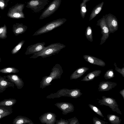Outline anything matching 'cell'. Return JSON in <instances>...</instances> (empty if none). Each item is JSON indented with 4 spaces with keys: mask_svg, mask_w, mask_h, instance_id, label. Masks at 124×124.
I'll return each mask as SVG.
<instances>
[{
    "mask_svg": "<svg viewBox=\"0 0 124 124\" xmlns=\"http://www.w3.org/2000/svg\"><path fill=\"white\" fill-rule=\"evenodd\" d=\"M65 47V45L60 43L52 44L45 47L40 52L33 54L30 58L35 59L39 57L43 58H46L58 54L62 49Z\"/></svg>",
    "mask_w": 124,
    "mask_h": 124,
    "instance_id": "1",
    "label": "cell"
},
{
    "mask_svg": "<svg viewBox=\"0 0 124 124\" xmlns=\"http://www.w3.org/2000/svg\"><path fill=\"white\" fill-rule=\"evenodd\" d=\"M67 20L65 18L54 20L46 23L36 31L32 36H37L48 32L63 24Z\"/></svg>",
    "mask_w": 124,
    "mask_h": 124,
    "instance_id": "2",
    "label": "cell"
},
{
    "mask_svg": "<svg viewBox=\"0 0 124 124\" xmlns=\"http://www.w3.org/2000/svg\"><path fill=\"white\" fill-rule=\"evenodd\" d=\"M25 4L17 3L9 8L7 14V16L13 19L24 18L25 17L23 12Z\"/></svg>",
    "mask_w": 124,
    "mask_h": 124,
    "instance_id": "3",
    "label": "cell"
},
{
    "mask_svg": "<svg viewBox=\"0 0 124 124\" xmlns=\"http://www.w3.org/2000/svg\"><path fill=\"white\" fill-rule=\"evenodd\" d=\"M49 0H30L27 2L26 7L31 9L33 12H40L47 5Z\"/></svg>",
    "mask_w": 124,
    "mask_h": 124,
    "instance_id": "4",
    "label": "cell"
},
{
    "mask_svg": "<svg viewBox=\"0 0 124 124\" xmlns=\"http://www.w3.org/2000/svg\"><path fill=\"white\" fill-rule=\"evenodd\" d=\"M97 100H99L98 102L100 105L108 106L113 111L116 112L120 114H122L121 112L118 108V105L115 99L103 96L102 97L101 99H97Z\"/></svg>",
    "mask_w": 124,
    "mask_h": 124,
    "instance_id": "5",
    "label": "cell"
},
{
    "mask_svg": "<svg viewBox=\"0 0 124 124\" xmlns=\"http://www.w3.org/2000/svg\"><path fill=\"white\" fill-rule=\"evenodd\" d=\"M62 0H54L42 13L39 19L42 20L53 14L59 8Z\"/></svg>",
    "mask_w": 124,
    "mask_h": 124,
    "instance_id": "6",
    "label": "cell"
},
{
    "mask_svg": "<svg viewBox=\"0 0 124 124\" xmlns=\"http://www.w3.org/2000/svg\"><path fill=\"white\" fill-rule=\"evenodd\" d=\"M104 16L109 34L113 33L117 31L118 29V24L117 19L115 16L110 13Z\"/></svg>",
    "mask_w": 124,
    "mask_h": 124,
    "instance_id": "7",
    "label": "cell"
},
{
    "mask_svg": "<svg viewBox=\"0 0 124 124\" xmlns=\"http://www.w3.org/2000/svg\"><path fill=\"white\" fill-rule=\"evenodd\" d=\"M97 25L99 26L101 30V33L102 35L101 38L100 44V45H101L105 43L108 38L110 34L104 16L97 21Z\"/></svg>",
    "mask_w": 124,
    "mask_h": 124,
    "instance_id": "8",
    "label": "cell"
},
{
    "mask_svg": "<svg viewBox=\"0 0 124 124\" xmlns=\"http://www.w3.org/2000/svg\"><path fill=\"white\" fill-rule=\"evenodd\" d=\"M46 44L45 42H39L28 46L25 53L26 55L37 53L44 49Z\"/></svg>",
    "mask_w": 124,
    "mask_h": 124,
    "instance_id": "9",
    "label": "cell"
},
{
    "mask_svg": "<svg viewBox=\"0 0 124 124\" xmlns=\"http://www.w3.org/2000/svg\"><path fill=\"white\" fill-rule=\"evenodd\" d=\"M84 60L94 65L103 67L106 65L105 62L102 60L89 55H83Z\"/></svg>",
    "mask_w": 124,
    "mask_h": 124,
    "instance_id": "10",
    "label": "cell"
},
{
    "mask_svg": "<svg viewBox=\"0 0 124 124\" xmlns=\"http://www.w3.org/2000/svg\"><path fill=\"white\" fill-rule=\"evenodd\" d=\"M117 83L109 81H103L100 82L98 85V91L99 92L108 91L115 87Z\"/></svg>",
    "mask_w": 124,
    "mask_h": 124,
    "instance_id": "11",
    "label": "cell"
},
{
    "mask_svg": "<svg viewBox=\"0 0 124 124\" xmlns=\"http://www.w3.org/2000/svg\"><path fill=\"white\" fill-rule=\"evenodd\" d=\"M5 76L8 81L14 83L18 89H21L23 87V81L22 79L17 75L9 74L6 76Z\"/></svg>",
    "mask_w": 124,
    "mask_h": 124,
    "instance_id": "12",
    "label": "cell"
},
{
    "mask_svg": "<svg viewBox=\"0 0 124 124\" xmlns=\"http://www.w3.org/2000/svg\"><path fill=\"white\" fill-rule=\"evenodd\" d=\"M14 84L8 81L5 76L3 77L0 76V93H2L6 89L9 87L14 88Z\"/></svg>",
    "mask_w": 124,
    "mask_h": 124,
    "instance_id": "13",
    "label": "cell"
},
{
    "mask_svg": "<svg viewBox=\"0 0 124 124\" xmlns=\"http://www.w3.org/2000/svg\"><path fill=\"white\" fill-rule=\"evenodd\" d=\"M27 27L23 23H16L13 25L12 31L15 36L22 34L27 30Z\"/></svg>",
    "mask_w": 124,
    "mask_h": 124,
    "instance_id": "14",
    "label": "cell"
},
{
    "mask_svg": "<svg viewBox=\"0 0 124 124\" xmlns=\"http://www.w3.org/2000/svg\"><path fill=\"white\" fill-rule=\"evenodd\" d=\"M89 70V68L86 67H81L78 68L72 73L71 78L77 79L80 78Z\"/></svg>",
    "mask_w": 124,
    "mask_h": 124,
    "instance_id": "15",
    "label": "cell"
},
{
    "mask_svg": "<svg viewBox=\"0 0 124 124\" xmlns=\"http://www.w3.org/2000/svg\"><path fill=\"white\" fill-rule=\"evenodd\" d=\"M101 72L100 70H95L88 73L81 80V81H89L94 79V78L100 76Z\"/></svg>",
    "mask_w": 124,
    "mask_h": 124,
    "instance_id": "16",
    "label": "cell"
},
{
    "mask_svg": "<svg viewBox=\"0 0 124 124\" xmlns=\"http://www.w3.org/2000/svg\"><path fill=\"white\" fill-rule=\"evenodd\" d=\"M104 3V2H102L96 5L94 8L90 15L89 20V21L93 19L100 12L102 8Z\"/></svg>",
    "mask_w": 124,
    "mask_h": 124,
    "instance_id": "17",
    "label": "cell"
},
{
    "mask_svg": "<svg viewBox=\"0 0 124 124\" xmlns=\"http://www.w3.org/2000/svg\"><path fill=\"white\" fill-rule=\"evenodd\" d=\"M107 117L111 124H120L121 119L120 117L115 114H108Z\"/></svg>",
    "mask_w": 124,
    "mask_h": 124,
    "instance_id": "18",
    "label": "cell"
},
{
    "mask_svg": "<svg viewBox=\"0 0 124 124\" xmlns=\"http://www.w3.org/2000/svg\"><path fill=\"white\" fill-rule=\"evenodd\" d=\"M13 112L12 107L0 105V114L6 115H9Z\"/></svg>",
    "mask_w": 124,
    "mask_h": 124,
    "instance_id": "19",
    "label": "cell"
},
{
    "mask_svg": "<svg viewBox=\"0 0 124 124\" xmlns=\"http://www.w3.org/2000/svg\"><path fill=\"white\" fill-rule=\"evenodd\" d=\"M16 102V100L15 99H5L0 101V105L12 107Z\"/></svg>",
    "mask_w": 124,
    "mask_h": 124,
    "instance_id": "20",
    "label": "cell"
},
{
    "mask_svg": "<svg viewBox=\"0 0 124 124\" xmlns=\"http://www.w3.org/2000/svg\"><path fill=\"white\" fill-rule=\"evenodd\" d=\"M19 72L18 69L13 67H7L0 69V72L3 73H15Z\"/></svg>",
    "mask_w": 124,
    "mask_h": 124,
    "instance_id": "21",
    "label": "cell"
},
{
    "mask_svg": "<svg viewBox=\"0 0 124 124\" xmlns=\"http://www.w3.org/2000/svg\"><path fill=\"white\" fill-rule=\"evenodd\" d=\"M82 2L80 4V13L81 16L84 19L87 12L86 8V3L90 0H82Z\"/></svg>",
    "mask_w": 124,
    "mask_h": 124,
    "instance_id": "22",
    "label": "cell"
},
{
    "mask_svg": "<svg viewBox=\"0 0 124 124\" xmlns=\"http://www.w3.org/2000/svg\"><path fill=\"white\" fill-rule=\"evenodd\" d=\"M85 36L89 41L92 42L93 41L92 30L90 26H88L86 28L85 31Z\"/></svg>",
    "mask_w": 124,
    "mask_h": 124,
    "instance_id": "23",
    "label": "cell"
},
{
    "mask_svg": "<svg viewBox=\"0 0 124 124\" xmlns=\"http://www.w3.org/2000/svg\"><path fill=\"white\" fill-rule=\"evenodd\" d=\"M7 28L6 25L4 24L3 26L0 27V39L6 38L7 37Z\"/></svg>",
    "mask_w": 124,
    "mask_h": 124,
    "instance_id": "24",
    "label": "cell"
},
{
    "mask_svg": "<svg viewBox=\"0 0 124 124\" xmlns=\"http://www.w3.org/2000/svg\"><path fill=\"white\" fill-rule=\"evenodd\" d=\"M115 76L113 70L111 69L107 70L106 72L104 77L105 79L108 80L114 78Z\"/></svg>",
    "mask_w": 124,
    "mask_h": 124,
    "instance_id": "25",
    "label": "cell"
},
{
    "mask_svg": "<svg viewBox=\"0 0 124 124\" xmlns=\"http://www.w3.org/2000/svg\"><path fill=\"white\" fill-rule=\"evenodd\" d=\"M25 41L22 40L11 51L12 54H16L20 50L23 45Z\"/></svg>",
    "mask_w": 124,
    "mask_h": 124,
    "instance_id": "26",
    "label": "cell"
},
{
    "mask_svg": "<svg viewBox=\"0 0 124 124\" xmlns=\"http://www.w3.org/2000/svg\"><path fill=\"white\" fill-rule=\"evenodd\" d=\"M26 119L23 116H18L13 120L12 122L13 124H22L24 123Z\"/></svg>",
    "mask_w": 124,
    "mask_h": 124,
    "instance_id": "27",
    "label": "cell"
},
{
    "mask_svg": "<svg viewBox=\"0 0 124 124\" xmlns=\"http://www.w3.org/2000/svg\"><path fill=\"white\" fill-rule=\"evenodd\" d=\"M88 106L91 109L97 114L102 117H104V116L102 113L101 110L97 107L91 104H89Z\"/></svg>",
    "mask_w": 124,
    "mask_h": 124,
    "instance_id": "28",
    "label": "cell"
},
{
    "mask_svg": "<svg viewBox=\"0 0 124 124\" xmlns=\"http://www.w3.org/2000/svg\"><path fill=\"white\" fill-rule=\"evenodd\" d=\"M93 123L94 124H107L108 123L102 120L97 118L94 116L93 118Z\"/></svg>",
    "mask_w": 124,
    "mask_h": 124,
    "instance_id": "29",
    "label": "cell"
},
{
    "mask_svg": "<svg viewBox=\"0 0 124 124\" xmlns=\"http://www.w3.org/2000/svg\"><path fill=\"white\" fill-rule=\"evenodd\" d=\"M9 1V0H0V8L4 10L7 6Z\"/></svg>",
    "mask_w": 124,
    "mask_h": 124,
    "instance_id": "30",
    "label": "cell"
},
{
    "mask_svg": "<svg viewBox=\"0 0 124 124\" xmlns=\"http://www.w3.org/2000/svg\"><path fill=\"white\" fill-rule=\"evenodd\" d=\"M114 65L115 66V70L117 72L120 73L123 77H124V67L121 69L118 67L116 63L115 62Z\"/></svg>",
    "mask_w": 124,
    "mask_h": 124,
    "instance_id": "31",
    "label": "cell"
},
{
    "mask_svg": "<svg viewBox=\"0 0 124 124\" xmlns=\"http://www.w3.org/2000/svg\"><path fill=\"white\" fill-rule=\"evenodd\" d=\"M70 123L74 124H80L78 119L76 117H75L74 118H73L71 120Z\"/></svg>",
    "mask_w": 124,
    "mask_h": 124,
    "instance_id": "32",
    "label": "cell"
},
{
    "mask_svg": "<svg viewBox=\"0 0 124 124\" xmlns=\"http://www.w3.org/2000/svg\"><path fill=\"white\" fill-rule=\"evenodd\" d=\"M69 105L67 104H64L61 106V108L63 109H66L69 108L70 106Z\"/></svg>",
    "mask_w": 124,
    "mask_h": 124,
    "instance_id": "33",
    "label": "cell"
},
{
    "mask_svg": "<svg viewBox=\"0 0 124 124\" xmlns=\"http://www.w3.org/2000/svg\"><path fill=\"white\" fill-rule=\"evenodd\" d=\"M119 93L121 95L124 99V89L121 90L119 92Z\"/></svg>",
    "mask_w": 124,
    "mask_h": 124,
    "instance_id": "34",
    "label": "cell"
},
{
    "mask_svg": "<svg viewBox=\"0 0 124 124\" xmlns=\"http://www.w3.org/2000/svg\"><path fill=\"white\" fill-rule=\"evenodd\" d=\"M52 80V78L51 77H48L46 79V82L47 83H50Z\"/></svg>",
    "mask_w": 124,
    "mask_h": 124,
    "instance_id": "35",
    "label": "cell"
},
{
    "mask_svg": "<svg viewBox=\"0 0 124 124\" xmlns=\"http://www.w3.org/2000/svg\"><path fill=\"white\" fill-rule=\"evenodd\" d=\"M52 117V115L51 114H48L47 116V119H50Z\"/></svg>",
    "mask_w": 124,
    "mask_h": 124,
    "instance_id": "36",
    "label": "cell"
},
{
    "mask_svg": "<svg viewBox=\"0 0 124 124\" xmlns=\"http://www.w3.org/2000/svg\"><path fill=\"white\" fill-rule=\"evenodd\" d=\"M7 116L6 115L0 114V120L3 117ZM0 124H1L0 123Z\"/></svg>",
    "mask_w": 124,
    "mask_h": 124,
    "instance_id": "37",
    "label": "cell"
},
{
    "mask_svg": "<svg viewBox=\"0 0 124 124\" xmlns=\"http://www.w3.org/2000/svg\"><path fill=\"white\" fill-rule=\"evenodd\" d=\"M1 61V58L0 57V62Z\"/></svg>",
    "mask_w": 124,
    "mask_h": 124,
    "instance_id": "38",
    "label": "cell"
},
{
    "mask_svg": "<svg viewBox=\"0 0 124 124\" xmlns=\"http://www.w3.org/2000/svg\"><path fill=\"white\" fill-rule=\"evenodd\" d=\"M0 17H1V16H0Z\"/></svg>",
    "mask_w": 124,
    "mask_h": 124,
    "instance_id": "39",
    "label": "cell"
}]
</instances>
